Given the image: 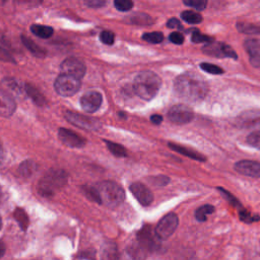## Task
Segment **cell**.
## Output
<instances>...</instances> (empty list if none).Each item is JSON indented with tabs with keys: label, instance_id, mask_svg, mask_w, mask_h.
<instances>
[{
	"label": "cell",
	"instance_id": "cell-47",
	"mask_svg": "<svg viewBox=\"0 0 260 260\" xmlns=\"http://www.w3.org/2000/svg\"><path fill=\"white\" fill-rule=\"evenodd\" d=\"M4 157H5V152H4V148L2 146V143L0 141V164L4 160Z\"/></svg>",
	"mask_w": 260,
	"mask_h": 260
},
{
	"label": "cell",
	"instance_id": "cell-48",
	"mask_svg": "<svg viewBox=\"0 0 260 260\" xmlns=\"http://www.w3.org/2000/svg\"><path fill=\"white\" fill-rule=\"evenodd\" d=\"M4 254H5V245H4L2 242H0V258H1Z\"/></svg>",
	"mask_w": 260,
	"mask_h": 260
},
{
	"label": "cell",
	"instance_id": "cell-46",
	"mask_svg": "<svg viewBox=\"0 0 260 260\" xmlns=\"http://www.w3.org/2000/svg\"><path fill=\"white\" fill-rule=\"evenodd\" d=\"M250 62H251V64H252L254 67L260 68V57H253V58H250Z\"/></svg>",
	"mask_w": 260,
	"mask_h": 260
},
{
	"label": "cell",
	"instance_id": "cell-16",
	"mask_svg": "<svg viewBox=\"0 0 260 260\" xmlns=\"http://www.w3.org/2000/svg\"><path fill=\"white\" fill-rule=\"evenodd\" d=\"M60 140L69 147H82L85 144V140L78 134L70 131L69 129L60 128L58 131Z\"/></svg>",
	"mask_w": 260,
	"mask_h": 260
},
{
	"label": "cell",
	"instance_id": "cell-41",
	"mask_svg": "<svg viewBox=\"0 0 260 260\" xmlns=\"http://www.w3.org/2000/svg\"><path fill=\"white\" fill-rule=\"evenodd\" d=\"M169 40H170L173 44L181 45V44H183V42H184V37H183L182 34L178 32V31H175V32H172V34L169 36Z\"/></svg>",
	"mask_w": 260,
	"mask_h": 260
},
{
	"label": "cell",
	"instance_id": "cell-2",
	"mask_svg": "<svg viewBox=\"0 0 260 260\" xmlns=\"http://www.w3.org/2000/svg\"><path fill=\"white\" fill-rule=\"evenodd\" d=\"M161 80L158 75L151 71H143L136 75L133 82L134 92L145 101L152 100L158 92Z\"/></svg>",
	"mask_w": 260,
	"mask_h": 260
},
{
	"label": "cell",
	"instance_id": "cell-20",
	"mask_svg": "<svg viewBox=\"0 0 260 260\" xmlns=\"http://www.w3.org/2000/svg\"><path fill=\"white\" fill-rule=\"evenodd\" d=\"M24 91L32 100V102L35 104H37L38 106H44L46 104V100H45L44 95L36 87L31 86L30 84L24 85Z\"/></svg>",
	"mask_w": 260,
	"mask_h": 260
},
{
	"label": "cell",
	"instance_id": "cell-29",
	"mask_svg": "<svg viewBox=\"0 0 260 260\" xmlns=\"http://www.w3.org/2000/svg\"><path fill=\"white\" fill-rule=\"evenodd\" d=\"M142 40L150 44H158L161 43L164 40V35L159 31H152V32H145L142 35Z\"/></svg>",
	"mask_w": 260,
	"mask_h": 260
},
{
	"label": "cell",
	"instance_id": "cell-45",
	"mask_svg": "<svg viewBox=\"0 0 260 260\" xmlns=\"http://www.w3.org/2000/svg\"><path fill=\"white\" fill-rule=\"evenodd\" d=\"M150 121H151V123H153L155 125H158V124L161 123L162 117L160 115H158V114H153V115L150 116Z\"/></svg>",
	"mask_w": 260,
	"mask_h": 260
},
{
	"label": "cell",
	"instance_id": "cell-40",
	"mask_svg": "<svg viewBox=\"0 0 260 260\" xmlns=\"http://www.w3.org/2000/svg\"><path fill=\"white\" fill-rule=\"evenodd\" d=\"M149 182H151L155 186H165L170 182V179L167 176H156L150 178Z\"/></svg>",
	"mask_w": 260,
	"mask_h": 260
},
{
	"label": "cell",
	"instance_id": "cell-35",
	"mask_svg": "<svg viewBox=\"0 0 260 260\" xmlns=\"http://www.w3.org/2000/svg\"><path fill=\"white\" fill-rule=\"evenodd\" d=\"M35 171V164L34 161H29V160H26V161H23L21 164V166L19 167V173L21 174L22 177H28L30 176Z\"/></svg>",
	"mask_w": 260,
	"mask_h": 260
},
{
	"label": "cell",
	"instance_id": "cell-34",
	"mask_svg": "<svg viewBox=\"0 0 260 260\" xmlns=\"http://www.w3.org/2000/svg\"><path fill=\"white\" fill-rule=\"evenodd\" d=\"M217 190H218V191L222 194V196L230 202V204H232L233 206L238 207V208H241V207H242L241 202H240L232 193H230L229 191H226L225 189H223V188H221V187H218Z\"/></svg>",
	"mask_w": 260,
	"mask_h": 260
},
{
	"label": "cell",
	"instance_id": "cell-18",
	"mask_svg": "<svg viewBox=\"0 0 260 260\" xmlns=\"http://www.w3.org/2000/svg\"><path fill=\"white\" fill-rule=\"evenodd\" d=\"M169 147L187 157H190L192 159H195V160H199V161H204L206 159L205 156H203L201 153L191 149V148H187L185 146H182V145H179V144H176V143H173V142H169L168 143Z\"/></svg>",
	"mask_w": 260,
	"mask_h": 260
},
{
	"label": "cell",
	"instance_id": "cell-6",
	"mask_svg": "<svg viewBox=\"0 0 260 260\" xmlns=\"http://www.w3.org/2000/svg\"><path fill=\"white\" fill-rule=\"evenodd\" d=\"M137 241L143 249L153 252L158 250L161 240L157 237L155 230L150 225H145L138 232Z\"/></svg>",
	"mask_w": 260,
	"mask_h": 260
},
{
	"label": "cell",
	"instance_id": "cell-9",
	"mask_svg": "<svg viewBox=\"0 0 260 260\" xmlns=\"http://www.w3.org/2000/svg\"><path fill=\"white\" fill-rule=\"evenodd\" d=\"M65 118L73 125L83 128L86 130H98L101 128V123L98 119L85 116V115H80L74 112L67 111L65 113Z\"/></svg>",
	"mask_w": 260,
	"mask_h": 260
},
{
	"label": "cell",
	"instance_id": "cell-1",
	"mask_svg": "<svg viewBox=\"0 0 260 260\" xmlns=\"http://www.w3.org/2000/svg\"><path fill=\"white\" fill-rule=\"evenodd\" d=\"M176 93L183 100L196 103L203 100L208 92V85L205 80L195 73H183L174 82Z\"/></svg>",
	"mask_w": 260,
	"mask_h": 260
},
{
	"label": "cell",
	"instance_id": "cell-7",
	"mask_svg": "<svg viewBox=\"0 0 260 260\" xmlns=\"http://www.w3.org/2000/svg\"><path fill=\"white\" fill-rule=\"evenodd\" d=\"M178 224H179V218L177 214L169 213L159 220V222L156 224V228L154 230L157 237L161 241H164L169 239L173 235V233L178 228Z\"/></svg>",
	"mask_w": 260,
	"mask_h": 260
},
{
	"label": "cell",
	"instance_id": "cell-14",
	"mask_svg": "<svg viewBox=\"0 0 260 260\" xmlns=\"http://www.w3.org/2000/svg\"><path fill=\"white\" fill-rule=\"evenodd\" d=\"M130 191L133 194V196L137 199V201L143 206L149 205L153 200V195L151 191L145 185L139 182L131 184Z\"/></svg>",
	"mask_w": 260,
	"mask_h": 260
},
{
	"label": "cell",
	"instance_id": "cell-49",
	"mask_svg": "<svg viewBox=\"0 0 260 260\" xmlns=\"http://www.w3.org/2000/svg\"><path fill=\"white\" fill-rule=\"evenodd\" d=\"M2 196H3V194H2V189H1V187H0V202H1V200H2Z\"/></svg>",
	"mask_w": 260,
	"mask_h": 260
},
{
	"label": "cell",
	"instance_id": "cell-44",
	"mask_svg": "<svg viewBox=\"0 0 260 260\" xmlns=\"http://www.w3.org/2000/svg\"><path fill=\"white\" fill-rule=\"evenodd\" d=\"M0 60H4V61H12L11 56L9 55V53L7 52L6 49H4L1 45H0Z\"/></svg>",
	"mask_w": 260,
	"mask_h": 260
},
{
	"label": "cell",
	"instance_id": "cell-31",
	"mask_svg": "<svg viewBox=\"0 0 260 260\" xmlns=\"http://www.w3.org/2000/svg\"><path fill=\"white\" fill-rule=\"evenodd\" d=\"M114 6L117 10L126 12L132 9L133 1L132 0H114Z\"/></svg>",
	"mask_w": 260,
	"mask_h": 260
},
{
	"label": "cell",
	"instance_id": "cell-8",
	"mask_svg": "<svg viewBox=\"0 0 260 260\" xmlns=\"http://www.w3.org/2000/svg\"><path fill=\"white\" fill-rule=\"evenodd\" d=\"M202 51L204 54L212 57H217V58L226 57V58L237 59V53L234 51V49L223 43H217L214 41L206 43V45L203 46Z\"/></svg>",
	"mask_w": 260,
	"mask_h": 260
},
{
	"label": "cell",
	"instance_id": "cell-10",
	"mask_svg": "<svg viewBox=\"0 0 260 260\" xmlns=\"http://www.w3.org/2000/svg\"><path fill=\"white\" fill-rule=\"evenodd\" d=\"M235 125L242 129L260 128V110H248L237 116Z\"/></svg>",
	"mask_w": 260,
	"mask_h": 260
},
{
	"label": "cell",
	"instance_id": "cell-32",
	"mask_svg": "<svg viewBox=\"0 0 260 260\" xmlns=\"http://www.w3.org/2000/svg\"><path fill=\"white\" fill-rule=\"evenodd\" d=\"M239 217L242 221L244 222H247V223H251V222H255V221H258L260 219V216L259 215H256V214H252L250 211H247V210H244L242 209L241 211H239Z\"/></svg>",
	"mask_w": 260,
	"mask_h": 260
},
{
	"label": "cell",
	"instance_id": "cell-23",
	"mask_svg": "<svg viewBox=\"0 0 260 260\" xmlns=\"http://www.w3.org/2000/svg\"><path fill=\"white\" fill-rule=\"evenodd\" d=\"M129 21L130 23L137 24V25H149L153 22L152 18L149 15L142 12H137L132 14L129 18Z\"/></svg>",
	"mask_w": 260,
	"mask_h": 260
},
{
	"label": "cell",
	"instance_id": "cell-21",
	"mask_svg": "<svg viewBox=\"0 0 260 260\" xmlns=\"http://www.w3.org/2000/svg\"><path fill=\"white\" fill-rule=\"evenodd\" d=\"M244 47L250 58L260 57V40L248 39L244 43Z\"/></svg>",
	"mask_w": 260,
	"mask_h": 260
},
{
	"label": "cell",
	"instance_id": "cell-24",
	"mask_svg": "<svg viewBox=\"0 0 260 260\" xmlns=\"http://www.w3.org/2000/svg\"><path fill=\"white\" fill-rule=\"evenodd\" d=\"M181 18L190 24H197L202 21V16L200 13L192 11V10H185L181 13Z\"/></svg>",
	"mask_w": 260,
	"mask_h": 260
},
{
	"label": "cell",
	"instance_id": "cell-37",
	"mask_svg": "<svg viewBox=\"0 0 260 260\" xmlns=\"http://www.w3.org/2000/svg\"><path fill=\"white\" fill-rule=\"evenodd\" d=\"M3 84L5 85V87H6L7 89H9L10 91H12V92H14V93H17V94L22 90L21 87H20V85H19V83H18L15 79H11V78L5 79V80L3 81Z\"/></svg>",
	"mask_w": 260,
	"mask_h": 260
},
{
	"label": "cell",
	"instance_id": "cell-27",
	"mask_svg": "<svg viewBox=\"0 0 260 260\" xmlns=\"http://www.w3.org/2000/svg\"><path fill=\"white\" fill-rule=\"evenodd\" d=\"M107 146H108V149L117 157H124L126 156V149L121 145V144H118V143H115V142H112V141H108V140H105Z\"/></svg>",
	"mask_w": 260,
	"mask_h": 260
},
{
	"label": "cell",
	"instance_id": "cell-4",
	"mask_svg": "<svg viewBox=\"0 0 260 260\" xmlns=\"http://www.w3.org/2000/svg\"><path fill=\"white\" fill-rule=\"evenodd\" d=\"M67 182V174L63 170L48 171L39 183V192L43 196H52Z\"/></svg>",
	"mask_w": 260,
	"mask_h": 260
},
{
	"label": "cell",
	"instance_id": "cell-42",
	"mask_svg": "<svg viewBox=\"0 0 260 260\" xmlns=\"http://www.w3.org/2000/svg\"><path fill=\"white\" fill-rule=\"evenodd\" d=\"M84 3L90 8H100L107 3V0H84Z\"/></svg>",
	"mask_w": 260,
	"mask_h": 260
},
{
	"label": "cell",
	"instance_id": "cell-19",
	"mask_svg": "<svg viewBox=\"0 0 260 260\" xmlns=\"http://www.w3.org/2000/svg\"><path fill=\"white\" fill-rule=\"evenodd\" d=\"M21 42L24 45V47L36 57L38 58H43L46 56V51L40 47L39 45H37L32 40H30L29 38L25 37V36H21Z\"/></svg>",
	"mask_w": 260,
	"mask_h": 260
},
{
	"label": "cell",
	"instance_id": "cell-25",
	"mask_svg": "<svg viewBox=\"0 0 260 260\" xmlns=\"http://www.w3.org/2000/svg\"><path fill=\"white\" fill-rule=\"evenodd\" d=\"M214 212V206L210 204H205L200 206L195 211V217L198 221H205L207 219V215Z\"/></svg>",
	"mask_w": 260,
	"mask_h": 260
},
{
	"label": "cell",
	"instance_id": "cell-13",
	"mask_svg": "<svg viewBox=\"0 0 260 260\" xmlns=\"http://www.w3.org/2000/svg\"><path fill=\"white\" fill-rule=\"evenodd\" d=\"M103 102V96L99 91H87L80 99L81 108L87 113L96 112Z\"/></svg>",
	"mask_w": 260,
	"mask_h": 260
},
{
	"label": "cell",
	"instance_id": "cell-36",
	"mask_svg": "<svg viewBox=\"0 0 260 260\" xmlns=\"http://www.w3.org/2000/svg\"><path fill=\"white\" fill-rule=\"evenodd\" d=\"M183 3L196 10H203L207 6V0H182Z\"/></svg>",
	"mask_w": 260,
	"mask_h": 260
},
{
	"label": "cell",
	"instance_id": "cell-15",
	"mask_svg": "<svg viewBox=\"0 0 260 260\" xmlns=\"http://www.w3.org/2000/svg\"><path fill=\"white\" fill-rule=\"evenodd\" d=\"M235 170L244 176L260 178V162L255 160H240L235 165Z\"/></svg>",
	"mask_w": 260,
	"mask_h": 260
},
{
	"label": "cell",
	"instance_id": "cell-38",
	"mask_svg": "<svg viewBox=\"0 0 260 260\" xmlns=\"http://www.w3.org/2000/svg\"><path fill=\"white\" fill-rule=\"evenodd\" d=\"M191 40H192L193 43H209V42L213 41L212 38H210L208 36H205V35L201 34L198 30H194V32L192 34Z\"/></svg>",
	"mask_w": 260,
	"mask_h": 260
},
{
	"label": "cell",
	"instance_id": "cell-12",
	"mask_svg": "<svg viewBox=\"0 0 260 260\" xmlns=\"http://www.w3.org/2000/svg\"><path fill=\"white\" fill-rule=\"evenodd\" d=\"M60 70L64 74H68L80 79L84 76L86 68L83 62L79 59L75 57H69L61 63Z\"/></svg>",
	"mask_w": 260,
	"mask_h": 260
},
{
	"label": "cell",
	"instance_id": "cell-28",
	"mask_svg": "<svg viewBox=\"0 0 260 260\" xmlns=\"http://www.w3.org/2000/svg\"><path fill=\"white\" fill-rule=\"evenodd\" d=\"M14 217H15L16 221L18 222V224L20 225L21 230L25 231L28 225V216L25 213V211L21 208H16L14 210Z\"/></svg>",
	"mask_w": 260,
	"mask_h": 260
},
{
	"label": "cell",
	"instance_id": "cell-33",
	"mask_svg": "<svg viewBox=\"0 0 260 260\" xmlns=\"http://www.w3.org/2000/svg\"><path fill=\"white\" fill-rule=\"evenodd\" d=\"M247 142L252 147L260 149V130H256L251 132L247 136Z\"/></svg>",
	"mask_w": 260,
	"mask_h": 260
},
{
	"label": "cell",
	"instance_id": "cell-17",
	"mask_svg": "<svg viewBox=\"0 0 260 260\" xmlns=\"http://www.w3.org/2000/svg\"><path fill=\"white\" fill-rule=\"evenodd\" d=\"M16 108L15 102L10 94L0 89V116L10 117Z\"/></svg>",
	"mask_w": 260,
	"mask_h": 260
},
{
	"label": "cell",
	"instance_id": "cell-22",
	"mask_svg": "<svg viewBox=\"0 0 260 260\" xmlns=\"http://www.w3.org/2000/svg\"><path fill=\"white\" fill-rule=\"evenodd\" d=\"M30 31L42 39H49L50 37H52L54 29L51 26L48 25H43V24H32L30 26Z\"/></svg>",
	"mask_w": 260,
	"mask_h": 260
},
{
	"label": "cell",
	"instance_id": "cell-26",
	"mask_svg": "<svg viewBox=\"0 0 260 260\" xmlns=\"http://www.w3.org/2000/svg\"><path fill=\"white\" fill-rule=\"evenodd\" d=\"M237 28L240 32L247 34V35H259L260 34L259 26L252 24V23H248V22H238Z\"/></svg>",
	"mask_w": 260,
	"mask_h": 260
},
{
	"label": "cell",
	"instance_id": "cell-43",
	"mask_svg": "<svg viewBox=\"0 0 260 260\" xmlns=\"http://www.w3.org/2000/svg\"><path fill=\"white\" fill-rule=\"evenodd\" d=\"M167 26H168L169 28H177V29H180V30L183 29L182 23H181L180 20L177 19V18H170V19L168 20V22H167Z\"/></svg>",
	"mask_w": 260,
	"mask_h": 260
},
{
	"label": "cell",
	"instance_id": "cell-30",
	"mask_svg": "<svg viewBox=\"0 0 260 260\" xmlns=\"http://www.w3.org/2000/svg\"><path fill=\"white\" fill-rule=\"evenodd\" d=\"M200 68L207 72V73H210V74H215V75H220L223 73V69L220 68L219 66L217 65H214V64H211V63H206V62H203L200 64Z\"/></svg>",
	"mask_w": 260,
	"mask_h": 260
},
{
	"label": "cell",
	"instance_id": "cell-3",
	"mask_svg": "<svg viewBox=\"0 0 260 260\" xmlns=\"http://www.w3.org/2000/svg\"><path fill=\"white\" fill-rule=\"evenodd\" d=\"M94 188L98 193L100 203L105 204L110 208L117 207L125 198L124 190L115 182L103 181L94 185Z\"/></svg>",
	"mask_w": 260,
	"mask_h": 260
},
{
	"label": "cell",
	"instance_id": "cell-50",
	"mask_svg": "<svg viewBox=\"0 0 260 260\" xmlns=\"http://www.w3.org/2000/svg\"><path fill=\"white\" fill-rule=\"evenodd\" d=\"M1 226H2V219H1V217H0V230H1Z\"/></svg>",
	"mask_w": 260,
	"mask_h": 260
},
{
	"label": "cell",
	"instance_id": "cell-11",
	"mask_svg": "<svg viewBox=\"0 0 260 260\" xmlns=\"http://www.w3.org/2000/svg\"><path fill=\"white\" fill-rule=\"evenodd\" d=\"M168 118L175 124L183 125L191 122L194 118V114L189 107L184 105H176L170 109Z\"/></svg>",
	"mask_w": 260,
	"mask_h": 260
},
{
	"label": "cell",
	"instance_id": "cell-39",
	"mask_svg": "<svg viewBox=\"0 0 260 260\" xmlns=\"http://www.w3.org/2000/svg\"><path fill=\"white\" fill-rule=\"evenodd\" d=\"M100 40L106 45H113L115 41V35L110 30H103L100 35Z\"/></svg>",
	"mask_w": 260,
	"mask_h": 260
},
{
	"label": "cell",
	"instance_id": "cell-5",
	"mask_svg": "<svg viewBox=\"0 0 260 260\" xmlns=\"http://www.w3.org/2000/svg\"><path fill=\"white\" fill-rule=\"evenodd\" d=\"M80 79L68 75V74H60L54 83L56 91L63 96H71L75 94L80 88Z\"/></svg>",
	"mask_w": 260,
	"mask_h": 260
}]
</instances>
